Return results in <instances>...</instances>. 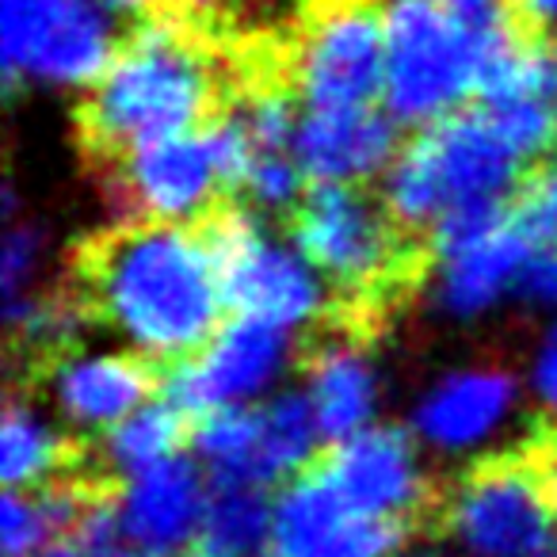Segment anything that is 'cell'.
Returning <instances> with one entry per match:
<instances>
[{
	"mask_svg": "<svg viewBox=\"0 0 557 557\" xmlns=\"http://www.w3.org/2000/svg\"><path fill=\"white\" fill-rule=\"evenodd\" d=\"M39 245H42V237L35 225H12L9 230V240H4V275H0V283H4V302H16L27 283H32Z\"/></svg>",
	"mask_w": 557,
	"mask_h": 557,
	"instance_id": "cb8c5ba5",
	"label": "cell"
},
{
	"mask_svg": "<svg viewBox=\"0 0 557 557\" xmlns=\"http://www.w3.org/2000/svg\"><path fill=\"white\" fill-rule=\"evenodd\" d=\"M191 557H214V554H207V549H199V554H191Z\"/></svg>",
	"mask_w": 557,
	"mask_h": 557,
	"instance_id": "1f68e13d",
	"label": "cell"
},
{
	"mask_svg": "<svg viewBox=\"0 0 557 557\" xmlns=\"http://www.w3.org/2000/svg\"><path fill=\"white\" fill-rule=\"evenodd\" d=\"M4 485L9 488H39L47 481L73 473L96 458V450L85 440L62 435L35 412V405L24 397V389L12 386L9 405H4Z\"/></svg>",
	"mask_w": 557,
	"mask_h": 557,
	"instance_id": "d6986e66",
	"label": "cell"
},
{
	"mask_svg": "<svg viewBox=\"0 0 557 557\" xmlns=\"http://www.w3.org/2000/svg\"><path fill=\"white\" fill-rule=\"evenodd\" d=\"M65 287L96 329L172 367L199 356L222 329V278L195 225L119 222L70 248Z\"/></svg>",
	"mask_w": 557,
	"mask_h": 557,
	"instance_id": "7a4b0ae2",
	"label": "cell"
},
{
	"mask_svg": "<svg viewBox=\"0 0 557 557\" xmlns=\"http://www.w3.org/2000/svg\"><path fill=\"white\" fill-rule=\"evenodd\" d=\"M191 225L202 233L218 263L225 306L283 329L306 325V321L318 325L329 313L333 298L321 295V283L310 271L313 263H302L287 248L271 245L252 207H245L237 195L222 199Z\"/></svg>",
	"mask_w": 557,
	"mask_h": 557,
	"instance_id": "8992f818",
	"label": "cell"
},
{
	"mask_svg": "<svg viewBox=\"0 0 557 557\" xmlns=\"http://www.w3.org/2000/svg\"><path fill=\"white\" fill-rule=\"evenodd\" d=\"M207 496L187 458H164L123 481L119 493V539L149 557L176 554L202 534Z\"/></svg>",
	"mask_w": 557,
	"mask_h": 557,
	"instance_id": "5bb4252c",
	"label": "cell"
},
{
	"mask_svg": "<svg viewBox=\"0 0 557 557\" xmlns=\"http://www.w3.org/2000/svg\"><path fill=\"white\" fill-rule=\"evenodd\" d=\"M115 554V549H111ZM39 557H108V554H92V549H85L81 542H58V546H50L47 554Z\"/></svg>",
	"mask_w": 557,
	"mask_h": 557,
	"instance_id": "f546056e",
	"label": "cell"
},
{
	"mask_svg": "<svg viewBox=\"0 0 557 557\" xmlns=\"http://www.w3.org/2000/svg\"><path fill=\"white\" fill-rule=\"evenodd\" d=\"M554 149H557V146H554Z\"/></svg>",
	"mask_w": 557,
	"mask_h": 557,
	"instance_id": "e575fe53",
	"label": "cell"
},
{
	"mask_svg": "<svg viewBox=\"0 0 557 557\" xmlns=\"http://www.w3.org/2000/svg\"><path fill=\"white\" fill-rule=\"evenodd\" d=\"M42 546H58V539L39 493L9 488L4 493V557H39Z\"/></svg>",
	"mask_w": 557,
	"mask_h": 557,
	"instance_id": "603a6c76",
	"label": "cell"
},
{
	"mask_svg": "<svg viewBox=\"0 0 557 557\" xmlns=\"http://www.w3.org/2000/svg\"><path fill=\"white\" fill-rule=\"evenodd\" d=\"M290 356L287 329L263 318L237 313L214 333V341L180 363L164 367V397L191 417H207L225 405L260 394Z\"/></svg>",
	"mask_w": 557,
	"mask_h": 557,
	"instance_id": "8fae6325",
	"label": "cell"
},
{
	"mask_svg": "<svg viewBox=\"0 0 557 557\" xmlns=\"http://www.w3.org/2000/svg\"><path fill=\"white\" fill-rule=\"evenodd\" d=\"M367 351H371V344L356 341L333 325H321V321L298 351L306 389H310L321 435L329 443L363 432V424L374 417L379 382H374V367Z\"/></svg>",
	"mask_w": 557,
	"mask_h": 557,
	"instance_id": "9a60e30c",
	"label": "cell"
},
{
	"mask_svg": "<svg viewBox=\"0 0 557 557\" xmlns=\"http://www.w3.org/2000/svg\"><path fill=\"white\" fill-rule=\"evenodd\" d=\"M527 169V157L485 111H450L405 141L382 195L409 230L432 237V225L455 207L516 199Z\"/></svg>",
	"mask_w": 557,
	"mask_h": 557,
	"instance_id": "277c9868",
	"label": "cell"
},
{
	"mask_svg": "<svg viewBox=\"0 0 557 557\" xmlns=\"http://www.w3.org/2000/svg\"><path fill=\"white\" fill-rule=\"evenodd\" d=\"M321 424L313 401L302 394H278L268 405H260V481L275 485L318 458Z\"/></svg>",
	"mask_w": 557,
	"mask_h": 557,
	"instance_id": "7402d4cb",
	"label": "cell"
},
{
	"mask_svg": "<svg viewBox=\"0 0 557 557\" xmlns=\"http://www.w3.org/2000/svg\"><path fill=\"white\" fill-rule=\"evenodd\" d=\"M199 549L214 557H275V504L260 485H214Z\"/></svg>",
	"mask_w": 557,
	"mask_h": 557,
	"instance_id": "ffe728a7",
	"label": "cell"
},
{
	"mask_svg": "<svg viewBox=\"0 0 557 557\" xmlns=\"http://www.w3.org/2000/svg\"><path fill=\"white\" fill-rule=\"evenodd\" d=\"M523 435L534 443V450H539L542 470H546V481H549V493H554V500H557V420L539 417Z\"/></svg>",
	"mask_w": 557,
	"mask_h": 557,
	"instance_id": "4316f807",
	"label": "cell"
},
{
	"mask_svg": "<svg viewBox=\"0 0 557 557\" xmlns=\"http://www.w3.org/2000/svg\"><path fill=\"white\" fill-rule=\"evenodd\" d=\"M397 123L382 108L306 111L295 134V161L310 184L367 180L394 157Z\"/></svg>",
	"mask_w": 557,
	"mask_h": 557,
	"instance_id": "2e32d148",
	"label": "cell"
},
{
	"mask_svg": "<svg viewBox=\"0 0 557 557\" xmlns=\"http://www.w3.org/2000/svg\"><path fill=\"white\" fill-rule=\"evenodd\" d=\"M412 534L348 504L313 462L275 500V557H386Z\"/></svg>",
	"mask_w": 557,
	"mask_h": 557,
	"instance_id": "7c38bea8",
	"label": "cell"
},
{
	"mask_svg": "<svg viewBox=\"0 0 557 557\" xmlns=\"http://www.w3.org/2000/svg\"><path fill=\"white\" fill-rule=\"evenodd\" d=\"M516 4H519L523 24L531 27L534 35L554 39L557 35V0H516Z\"/></svg>",
	"mask_w": 557,
	"mask_h": 557,
	"instance_id": "83f0119b",
	"label": "cell"
},
{
	"mask_svg": "<svg viewBox=\"0 0 557 557\" xmlns=\"http://www.w3.org/2000/svg\"><path fill=\"white\" fill-rule=\"evenodd\" d=\"M481 62L440 0H386V111L428 126L478 96Z\"/></svg>",
	"mask_w": 557,
	"mask_h": 557,
	"instance_id": "52a82bcc",
	"label": "cell"
},
{
	"mask_svg": "<svg viewBox=\"0 0 557 557\" xmlns=\"http://www.w3.org/2000/svg\"><path fill=\"white\" fill-rule=\"evenodd\" d=\"M409 557H443V554H409Z\"/></svg>",
	"mask_w": 557,
	"mask_h": 557,
	"instance_id": "4dcf8cb0",
	"label": "cell"
},
{
	"mask_svg": "<svg viewBox=\"0 0 557 557\" xmlns=\"http://www.w3.org/2000/svg\"><path fill=\"white\" fill-rule=\"evenodd\" d=\"M531 240L508 214V222L493 233L455 248L435 260V302L450 318H478L508 287H516L519 268L531 256Z\"/></svg>",
	"mask_w": 557,
	"mask_h": 557,
	"instance_id": "ac0fdd59",
	"label": "cell"
},
{
	"mask_svg": "<svg viewBox=\"0 0 557 557\" xmlns=\"http://www.w3.org/2000/svg\"><path fill=\"white\" fill-rule=\"evenodd\" d=\"M187 440H195L191 412H184L164 397V401L141 405L138 412L119 420L111 428L108 443H103L100 458L108 462L111 473L126 481L134 473L149 470V466L164 462V458H176Z\"/></svg>",
	"mask_w": 557,
	"mask_h": 557,
	"instance_id": "44dd1931",
	"label": "cell"
},
{
	"mask_svg": "<svg viewBox=\"0 0 557 557\" xmlns=\"http://www.w3.org/2000/svg\"><path fill=\"white\" fill-rule=\"evenodd\" d=\"M306 263L333 283V306L321 325L374 344L389 333L397 310L435 275V248L389 210L386 195L359 180L313 184L283 214Z\"/></svg>",
	"mask_w": 557,
	"mask_h": 557,
	"instance_id": "3957f363",
	"label": "cell"
},
{
	"mask_svg": "<svg viewBox=\"0 0 557 557\" xmlns=\"http://www.w3.org/2000/svg\"><path fill=\"white\" fill-rule=\"evenodd\" d=\"M511 290L531 310H557V248H539L527 256Z\"/></svg>",
	"mask_w": 557,
	"mask_h": 557,
	"instance_id": "d4e9b609",
	"label": "cell"
},
{
	"mask_svg": "<svg viewBox=\"0 0 557 557\" xmlns=\"http://www.w3.org/2000/svg\"><path fill=\"white\" fill-rule=\"evenodd\" d=\"M531 382H534V394H539L542 417L557 420V329H549L539 356H534Z\"/></svg>",
	"mask_w": 557,
	"mask_h": 557,
	"instance_id": "484cf974",
	"label": "cell"
},
{
	"mask_svg": "<svg viewBox=\"0 0 557 557\" xmlns=\"http://www.w3.org/2000/svg\"><path fill=\"white\" fill-rule=\"evenodd\" d=\"M4 81L92 85L115 58L119 42L96 0H4Z\"/></svg>",
	"mask_w": 557,
	"mask_h": 557,
	"instance_id": "ba28073f",
	"label": "cell"
},
{
	"mask_svg": "<svg viewBox=\"0 0 557 557\" xmlns=\"http://www.w3.org/2000/svg\"><path fill=\"white\" fill-rule=\"evenodd\" d=\"M336 493L359 511L397 519L412 531H435L443 485H435L417 462V447L401 428H367L333 443L313 458Z\"/></svg>",
	"mask_w": 557,
	"mask_h": 557,
	"instance_id": "9c48e42d",
	"label": "cell"
},
{
	"mask_svg": "<svg viewBox=\"0 0 557 557\" xmlns=\"http://www.w3.org/2000/svg\"><path fill=\"white\" fill-rule=\"evenodd\" d=\"M164 386V367L157 359L141 356H70L54 359L47 371L27 382V394L47 389L54 405L77 428H111L141 409L153 389ZM20 389V386H16Z\"/></svg>",
	"mask_w": 557,
	"mask_h": 557,
	"instance_id": "4fadbf2b",
	"label": "cell"
},
{
	"mask_svg": "<svg viewBox=\"0 0 557 557\" xmlns=\"http://www.w3.org/2000/svg\"><path fill=\"white\" fill-rule=\"evenodd\" d=\"M237 12L225 0H187L146 16L73 111L85 164L103 176L134 149L207 131L237 96Z\"/></svg>",
	"mask_w": 557,
	"mask_h": 557,
	"instance_id": "6da1fadb",
	"label": "cell"
},
{
	"mask_svg": "<svg viewBox=\"0 0 557 557\" xmlns=\"http://www.w3.org/2000/svg\"><path fill=\"white\" fill-rule=\"evenodd\" d=\"M516 405V379L504 367H473L443 379L417 409V435L440 450H466L488 440Z\"/></svg>",
	"mask_w": 557,
	"mask_h": 557,
	"instance_id": "e0dca14e",
	"label": "cell"
},
{
	"mask_svg": "<svg viewBox=\"0 0 557 557\" xmlns=\"http://www.w3.org/2000/svg\"><path fill=\"white\" fill-rule=\"evenodd\" d=\"M549 557H557V542H554V549H549Z\"/></svg>",
	"mask_w": 557,
	"mask_h": 557,
	"instance_id": "836d02e7",
	"label": "cell"
},
{
	"mask_svg": "<svg viewBox=\"0 0 557 557\" xmlns=\"http://www.w3.org/2000/svg\"><path fill=\"white\" fill-rule=\"evenodd\" d=\"M108 557H131V554H119V549H115V554H108ZM149 557V554H146Z\"/></svg>",
	"mask_w": 557,
	"mask_h": 557,
	"instance_id": "d6a6232c",
	"label": "cell"
},
{
	"mask_svg": "<svg viewBox=\"0 0 557 557\" xmlns=\"http://www.w3.org/2000/svg\"><path fill=\"white\" fill-rule=\"evenodd\" d=\"M557 500L534 443L519 440L466 462L443 485L435 534L466 557H549Z\"/></svg>",
	"mask_w": 557,
	"mask_h": 557,
	"instance_id": "5b68a950",
	"label": "cell"
},
{
	"mask_svg": "<svg viewBox=\"0 0 557 557\" xmlns=\"http://www.w3.org/2000/svg\"><path fill=\"white\" fill-rule=\"evenodd\" d=\"M115 9H131V12H141V16H157V12H169V9H180L187 0H111Z\"/></svg>",
	"mask_w": 557,
	"mask_h": 557,
	"instance_id": "f1b7e54d",
	"label": "cell"
},
{
	"mask_svg": "<svg viewBox=\"0 0 557 557\" xmlns=\"http://www.w3.org/2000/svg\"><path fill=\"white\" fill-rule=\"evenodd\" d=\"M100 184L126 222H199L222 199H233L210 153L207 131L149 141L103 172Z\"/></svg>",
	"mask_w": 557,
	"mask_h": 557,
	"instance_id": "30bf717a",
	"label": "cell"
}]
</instances>
